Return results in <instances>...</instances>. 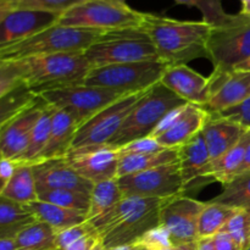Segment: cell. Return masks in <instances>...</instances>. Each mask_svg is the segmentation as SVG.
Instances as JSON below:
<instances>
[{
  "label": "cell",
  "instance_id": "obj_2",
  "mask_svg": "<svg viewBox=\"0 0 250 250\" xmlns=\"http://www.w3.org/2000/svg\"><path fill=\"white\" fill-rule=\"evenodd\" d=\"M161 203L158 198L124 197L104 216L87 222L105 250L134 246L144 233L160 225Z\"/></svg>",
  "mask_w": 250,
  "mask_h": 250
},
{
  "label": "cell",
  "instance_id": "obj_60",
  "mask_svg": "<svg viewBox=\"0 0 250 250\" xmlns=\"http://www.w3.org/2000/svg\"><path fill=\"white\" fill-rule=\"evenodd\" d=\"M0 159H1V155H0Z\"/></svg>",
  "mask_w": 250,
  "mask_h": 250
},
{
  "label": "cell",
  "instance_id": "obj_32",
  "mask_svg": "<svg viewBox=\"0 0 250 250\" xmlns=\"http://www.w3.org/2000/svg\"><path fill=\"white\" fill-rule=\"evenodd\" d=\"M54 106L45 104L41 117L37 121L34 126L33 132L29 138V143L27 146L26 150L21 155V158L16 163H27V164H36L41 158L46 143H48L49 134L51 129V121H53Z\"/></svg>",
  "mask_w": 250,
  "mask_h": 250
},
{
  "label": "cell",
  "instance_id": "obj_30",
  "mask_svg": "<svg viewBox=\"0 0 250 250\" xmlns=\"http://www.w3.org/2000/svg\"><path fill=\"white\" fill-rule=\"evenodd\" d=\"M17 250H56V231L45 222L36 220L14 238Z\"/></svg>",
  "mask_w": 250,
  "mask_h": 250
},
{
  "label": "cell",
  "instance_id": "obj_6",
  "mask_svg": "<svg viewBox=\"0 0 250 250\" xmlns=\"http://www.w3.org/2000/svg\"><path fill=\"white\" fill-rule=\"evenodd\" d=\"M90 67L160 60L153 42L141 27L103 32L84 50Z\"/></svg>",
  "mask_w": 250,
  "mask_h": 250
},
{
  "label": "cell",
  "instance_id": "obj_39",
  "mask_svg": "<svg viewBox=\"0 0 250 250\" xmlns=\"http://www.w3.org/2000/svg\"><path fill=\"white\" fill-rule=\"evenodd\" d=\"M23 83L19 61H0V98Z\"/></svg>",
  "mask_w": 250,
  "mask_h": 250
},
{
  "label": "cell",
  "instance_id": "obj_21",
  "mask_svg": "<svg viewBox=\"0 0 250 250\" xmlns=\"http://www.w3.org/2000/svg\"><path fill=\"white\" fill-rule=\"evenodd\" d=\"M160 82L188 104L203 107L210 99V78L187 65L167 66Z\"/></svg>",
  "mask_w": 250,
  "mask_h": 250
},
{
  "label": "cell",
  "instance_id": "obj_25",
  "mask_svg": "<svg viewBox=\"0 0 250 250\" xmlns=\"http://www.w3.org/2000/svg\"><path fill=\"white\" fill-rule=\"evenodd\" d=\"M1 195L22 205H29L38 200V190L32 164L16 163L14 173L6 182Z\"/></svg>",
  "mask_w": 250,
  "mask_h": 250
},
{
  "label": "cell",
  "instance_id": "obj_28",
  "mask_svg": "<svg viewBox=\"0 0 250 250\" xmlns=\"http://www.w3.org/2000/svg\"><path fill=\"white\" fill-rule=\"evenodd\" d=\"M250 141V129H246L238 143L232 146L229 151L212 161L211 165V178L212 181L220 182L221 185H226L231 180H233L238 173L239 167L243 163L244 154H246L247 146Z\"/></svg>",
  "mask_w": 250,
  "mask_h": 250
},
{
  "label": "cell",
  "instance_id": "obj_59",
  "mask_svg": "<svg viewBox=\"0 0 250 250\" xmlns=\"http://www.w3.org/2000/svg\"><path fill=\"white\" fill-rule=\"evenodd\" d=\"M244 250H250V246H248V247H247V248H246V249H244Z\"/></svg>",
  "mask_w": 250,
  "mask_h": 250
},
{
  "label": "cell",
  "instance_id": "obj_17",
  "mask_svg": "<svg viewBox=\"0 0 250 250\" xmlns=\"http://www.w3.org/2000/svg\"><path fill=\"white\" fill-rule=\"evenodd\" d=\"M59 16L39 10H9L0 21V48L17 43L58 23Z\"/></svg>",
  "mask_w": 250,
  "mask_h": 250
},
{
  "label": "cell",
  "instance_id": "obj_14",
  "mask_svg": "<svg viewBox=\"0 0 250 250\" xmlns=\"http://www.w3.org/2000/svg\"><path fill=\"white\" fill-rule=\"evenodd\" d=\"M208 112L199 105L186 104L168 112L150 137L164 148L178 149L202 132Z\"/></svg>",
  "mask_w": 250,
  "mask_h": 250
},
{
  "label": "cell",
  "instance_id": "obj_51",
  "mask_svg": "<svg viewBox=\"0 0 250 250\" xmlns=\"http://www.w3.org/2000/svg\"><path fill=\"white\" fill-rule=\"evenodd\" d=\"M241 11L239 14L250 16V0H241Z\"/></svg>",
  "mask_w": 250,
  "mask_h": 250
},
{
  "label": "cell",
  "instance_id": "obj_37",
  "mask_svg": "<svg viewBox=\"0 0 250 250\" xmlns=\"http://www.w3.org/2000/svg\"><path fill=\"white\" fill-rule=\"evenodd\" d=\"M221 232L229 233L242 250L250 246V211L238 209L233 216L227 221Z\"/></svg>",
  "mask_w": 250,
  "mask_h": 250
},
{
  "label": "cell",
  "instance_id": "obj_10",
  "mask_svg": "<svg viewBox=\"0 0 250 250\" xmlns=\"http://www.w3.org/2000/svg\"><path fill=\"white\" fill-rule=\"evenodd\" d=\"M214 73L234 70L250 59V16L237 14L225 26L212 28L208 41Z\"/></svg>",
  "mask_w": 250,
  "mask_h": 250
},
{
  "label": "cell",
  "instance_id": "obj_47",
  "mask_svg": "<svg viewBox=\"0 0 250 250\" xmlns=\"http://www.w3.org/2000/svg\"><path fill=\"white\" fill-rule=\"evenodd\" d=\"M243 173H250V141L247 146L246 149V154H244V159H243V163H242L241 167H239L238 175H243Z\"/></svg>",
  "mask_w": 250,
  "mask_h": 250
},
{
  "label": "cell",
  "instance_id": "obj_57",
  "mask_svg": "<svg viewBox=\"0 0 250 250\" xmlns=\"http://www.w3.org/2000/svg\"><path fill=\"white\" fill-rule=\"evenodd\" d=\"M106 1L115 2V4H126V0H106Z\"/></svg>",
  "mask_w": 250,
  "mask_h": 250
},
{
  "label": "cell",
  "instance_id": "obj_24",
  "mask_svg": "<svg viewBox=\"0 0 250 250\" xmlns=\"http://www.w3.org/2000/svg\"><path fill=\"white\" fill-rule=\"evenodd\" d=\"M27 207L29 208L36 220L48 224L55 229L56 233L87 222L85 212L66 209V208H61L59 205L42 202V200H36Z\"/></svg>",
  "mask_w": 250,
  "mask_h": 250
},
{
  "label": "cell",
  "instance_id": "obj_55",
  "mask_svg": "<svg viewBox=\"0 0 250 250\" xmlns=\"http://www.w3.org/2000/svg\"><path fill=\"white\" fill-rule=\"evenodd\" d=\"M6 182H7L6 180H4L2 177H0V195L2 194V190H4L5 186H6Z\"/></svg>",
  "mask_w": 250,
  "mask_h": 250
},
{
  "label": "cell",
  "instance_id": "obj_45",
  "mask_svg": "<svg viewBox=\"0 0 250 250\" xmlns=\"http://www.w3.org/2000/svg\"><path fill=\"white\" fill-rule=\"evenodd\" d=\"M98 242H99V237H98L97 232L94 231L92 233L80 238L78 241H76L75 243L71 244L65 250H92L97 246Z\"/></svg>",
  "mask_w": 250,
  "mask_h": 250
},
{
  "label": "cell",
  "instance_id": "obj_9",
  "mask_svg": "<svg viewBox=\"0 0 250 250\" xmlns=\"http://www.w3.org/2000/svg\"><path fill=\"white\" fill-rule=\"evenodd\" d=\"M143 12L129 7L127 4H115L106 0H87L59 16L61 26L95 31L141 27Z\"/></svg>",
  "mask_w": 250,
  "mask_h": 250
},
{
  "label": "cell",
  "instance_id": "obj_44",
  "mask_svg": "<svg viewBox=\"0 0 250 250\" xmlns=\"http://www.w3.org/2000/svg\"><path fill=\"white\" fill-rule=\"evenodd\" d=\"M216 250H242L239 244L226 232H219L212 237Z\"/></svg>",
  "mask_w": 250,
  "mask_h": 250
},
{
  "label": "cell",
  "instance_id": "obj_8",
  "mask_svg": "<svg viewBox=\"0 0 250 250\" xmlns=\"http://www.w3.org/2000/svg\"><path fill=\"white\" fill-rule=\"evenodd\" d=\"M129 94L133 93L77 84L44 90L38 97L46 104L67 112L80 127L110 104Z\"/></svg>",
  "mask_w": 250,
  "mask_h": 250
},
{
  "label": "cell",
  "instance_id": "obj_42",
  "mask_svg": "<svg viewBox=\"0 0 250 250\" xmlns=\"http://www.w3.org/2000/svg\"><path fill=\"white\" fill-rule=\"evenodd\" d=\"M92 232H94V229L88 222L58 232L56 233V250H65L76 241L92 233Z\"/></svg>",
  "mask_w": 250,
  "mask_h": 250
},
{
  "label": "cell",
  "instance_id": "obj_58",
  "mask_svg": "<svg viewBox=\"0 0 250 250\" xmlns=\"http://www.w3.org/2000/svg\"><path fill=\"white\" fill-rule=\"evenodd\" d=\"M134 250H148V249H146L144 247H142V246H137V244H136V249H134Z\"/></svg>",
  "mask_w": 250,
  "mask_h": 250
},
{
  "label": "cell",
  "instance_id": "obj_40",
  "mask_svg": "<svg viewBox=\"0 0 250 250\" xmlns=\"http://www.w3.org/2000/svg\"><path fill=\"white\" fill-rule=\"evenodd\" d=\"M164 148L155 138L153 137H144V138L136 139L125 146L116 148L115 150L117 151L119 156H128V155H144V154L159 153L164 150Z\"/></svg>",
  "mask_w": 250,
  "mask_h": 250
},
{
  "label": "cell",
  "instance_id": "obj_52",
  "mask_svg": "<svg viewBox=\"0 0 250 250\" xmlns=\"http://www.w3.org/2000/svg\"><path fill=\"white\" fill-rule=\"evenodd\" d=\"M16 1H19V0H0V9L9 10V7Z\"/></svg>",
  "mask_w": 250,
  "mask_h": 250
},
{
  "label": "cell",
  "instance_id": "obj_15",
  "mask_svg": "<svg viewBox=\"0 0 250 250\" xmlns=\"http://www.w3.org/2000/svg\"><path fill=\"white\" fill-rule=\"evenodd\" d=\"M210 99L203 109L208 114H219L237 106L250 98V71L234 70L210 76Z\"/></svg>",
  "mask_w": 250,
  "mask_h": 250
},
{
  "label": "cell",
  "instance_id": "obj_38",
  "mask_svg": "<svg viewBox=\"0 0 250 250\" xmlns=\"http://www.w3.org/2000/svg\"><path fill=\"white\" fill-rule=\"evenodd\" d=\"M87 0H19L9 7V10H39V11L53 12L62 15L72 7L82 4Z\"/></svg>",
  "mask_w": 250,
  "mask_h": 250
},
{
  "label": "cell",
  "instance_id": "obj_3",
  "mask_svg": "<svg viewBox=\"0 0 250 250\" xmlns=\"http://www.w3.org/2000/svg\"><path fill=\"white\" fill-rule=\"evenodd\" d=\"M24 84L37 94L44 90L82 84L90 70L84 51L56 53L19 61Z\"/></svg>",
  "mask_w": 250,
  "mask_h": 250
},
{
  "label": "cell",
  "instance_id": "obj_29",
  "mask_svg": "<svg viewBox=\"0 0 250 250\" xmlns=\"http://www.w3.org/2000/svg\"><path fill=\"white\" fill-rule=\"evenodd\" d=\"M37 99L38 94L24 83L0 98V132L22 112L29 109Z\"/></svg>",
  "mask_w": 250,
  "mask_h": 250
},
{
  "label": "cell",
  "instance_id": "obj_26",
  "mask_svg": "<svg viewBox=\"0 0 250 250\" xmlns=\"http://www.w3.org/2000/svg\"><path fill=\"white\" fill-rule=\"evenodd\" d=\"M36 221V217L27 205L19 204L0 195V237L12 238L27 225Z\"/></svg>",
  "mask_w": 250,
  "mask_h": 250
},
{
  "label": "cell",
  "instance_id": "obj_50",
  "mask_svg": "<svg viewBox=\"0 0 250 250\" xmlns=\"http://www.w3.org/2000/svg\"><path fill=\"white\" fill-rule=\"evenodd\" d=\"M195 247H197V242H194V243L182 244V246H176L166 250H195Z\"/></svg>",
  "mask_w": 250,
  "mask_h": 250
},
{
  "label": "cell",
  "instance_id": "obj_11",
  "mask_svg": "<svg viewBox=\"0 0 250 250\" xmlns=\"http://www.w3.org/2000/svg\"><path fill=\"white\" fill-rule=\"evenodd\" d=\"M144 93L146 90L121 98L78 127L70 151L106 146Z\"/></svg>",
  "mask_w": 250,
  "mask_h": 250
},
{
  "label": "cell",
  "instance_id": "obj_49",
  "mask_svg": "<svg viewBox=\"0 0 250 250\" xmlns=\"http://www.w3.org/2000/svg\"><path fill=\"white\" fill-rule=\"evenodd\" d=\"M0 250H17V247L12 238H1L0 237Z\"/></svg>",
  "mask_w": 250,
  "mask_h": 250
},
{
  "label": "cell",
  "instance_id": "obj_18",
  "mask_svg": "<svg viewBox=\"0 0 250 250\" xmlns=\"http://www.w3.org/2000/svg\"><path fill=\"white\" fill-rule=\"evenodd\" d=\"M32 167L38 192L45 189H66L89 195L92 193L94 185L83 178L65 158L39 161L32 164Z\"/></svg>",
  "mask_w": 250,
  "mask_h": 250
},
{
  "label": "cell",
  "instance_id": "obj_5",
  "mask_svg": "<svg viewBox=\"0 0 250 250\" xmlns=\"http://www.w3.org/2000/svg\"><path fill=\"white\" fill-rule=\"evenodd\" d=\"M186 104L188 103L177 97L163 83H156L142 95L107 146L116 149L136 139L150 137L168 112Z\"/></svg>",
  "mask_w": 250,
  "mask_h": 250
},
{
  "label": "cell",
  "instance_id": "obj_46",
  "mask_svg": "<svg viewBox=\"0 0 250 250\" xmlns=\"http://www.w3.org/2000/svg\"><path fill=\"white\" fill-rule=\"evenodd\" d=\"M15 167H16V161L7 160V159H0V177L9 181L14 173Z\"/></svg>",
  "mask_w": 250,
  "mask_h": 250
},
{
  "label": "cell",
  "instance_id": "obj_20",
  "mask_svg": "<svg viewBox=\"0 0 250 250\" xmlns=\"http://www.w3.org/2000/svg\"><path fill=\"white\" fill-rule=\"evenodd\" d=\"M46 103L38 97L29 109L22 112L0 132V155L1 159L17 161L29 143L37 121L41 117Z\"/></svg>",
  "mask_w": 250,
  "mask_h": 250
},
{
  "label": "cell",
  "instance_id": "obj_1",
  "mask_svg": "<svg viewBox=\"0 0 250 250\" xmlns=\"http://www.w3.org/2000/svg\"><path fill=\"white\" fill-rule=\"evenodd\" d=\"M141 28L153 42L159 59L167 66L209 59L208 41L212 28L204 21H182L143 12Z\"/></svg>",
  "mask_w": 250,
  "mask_h": 250
},
{
  "label": "cell",
  "instance_id": "obj_34",
  "mask_svg": "<svg viewBox=\"0 0 250 250\" xmlns=\"http://www.w3.org/2000/svg\"><path fill=\"white\" fill-rule=\"evenodd\" d=\"M222 186V192L210 202L250 211V173L236 176Z\"/></svg>",
  "mask_w": 250,
  "mask_h": 250
},
{
  "label": "cell",
  "instance_id": "obj_19",
  "mask_svg": "<svg viewBox=\"0 0 250 250\" xmlns=\"http://www.w3.org/2000/svg\"><path fill=\"white\" fill-rule=\"evenodd\" d=\"M178 165L185 193L194 189V187L205 181L211 182L212 160L203 132L195 134L187 143L178 148Z\"/></svg>",
  "mask_w": 250,
  "mask_h": 250
},
{
  "label": "cell",
  "instance_id": "obj_4",
  "mask_svg": "<svg viewBox=\"0 0 250 250\" xmlns=\"http://www.w3.org/2000/svg\"><path fill=\"white\" fill-rule=\"evenodd\" d=\"M102 31L55 23L26 39L0 48V61H21L56 53L84 51Z\"/></svg>",
  "mask_w": 250,
  "mask_h": 250
},
{
  "label": "cell",
  "instance_id": "obj_7",
  "mask_svg": "<svg viewBox=\"0 0 250 250\" xmlns=\"http://www.w3.org/2000/svg\"><path fill=\"white\" fill-rule=\"evenodd\" d=\"M167 67L161 60L136 61L90 67L82 84L103 87L127 93H139L160 82Z\"/></svg>",
  "mask_w": 250,
  "mask_h": 250
},
{
  "label": "cell",
  "instance_id": "obj_22",
  "mask_svg": "<svg viewBox=\"0 0 250 250\" xmlns=\"http://www.w3.org/2000/svg\"><path fill=\"white\" fill-rule=\"evenodd\" d=\"M202 132L210 158L215 161L238 143L246 128L221 115L208 114Z\"/></svg>",
  "mask_w": 250,
  "mask_h": 250
},
{
  "label": "cell",
  "instance_id": "obj_33",
  "mask_svg": "<svg viewBox=\"0 0 250 250\" xmlns=\"http://www.w3.org/2000/svg\"><path fill=\"white\" fill-rule=\"evenodd\" d=\"M238 209L227 207V205L219 204V203L207 202L199 220H198V234L199 238H210L216 236L229 219L234 215Z\"/></svg>",
  "mask_w": 250,
  "mask_h": 250
},
{
  "label": "cell",
  "instance_id": "obj_12",
  "mask_svg": "<svg viewBox=\"0 0 250 250\" xmlns=\"http://www.w3.org/2000/svg\"><path fill=\"white\" fill-rule=\"evenodd\" d=\"M117 183L124 197L166 199L185 194L178 161L119 177Z\"/></svg>",
  "mask_w": 250,
  "mask_h": 250
},
{
  "label": "cell",
  "instance_id": "obj_54",
  "mask_svg": "<svg viewBox=\"0 0 250 250\" xmlns=\"http://www.w3.org/2000/svg\"><path fill=\"white\" fill-rule=\"evenodd\" d=\"M136 249V244L134 246H124V247H119V248H115L111 250H134Z\"/></svg>",
  "mask_w": 250,
  "mask_h": 250
},
{
  "label": "cell",
  "instance_id": "obj_35",
  "mask_svg": "<svg viewBox=\"0 0 250 250\" xmlns=\"http://www.w3.org/2000/svg\"><path fill=\"white\" fill-rule=\"evenodd\" d=\"M38 200L87 214L90 204V195L76 190L45 189L38 192Z\"/></svg>",
  "mask_w": 250,
  "mask_h": 250
},
{
  "label": "cell",
  "instance_id": "obj_13",
  "mask_svg": "<svg viewBox=\"0 0 250 250\" xmlns=\"http://www.w3.org/2000/svg\"><path fill=\"white\" fill-rule=\"evenodd\" d=\"M205 203L186 194L163 199L160 225L168 231L173 247L194 243L199 239L198 220Z\"/></svg>",
  "mask_w": 250,
  "mask_h": 250
},
{
  "label": "cell",
  "instance_id": "obj_43",
  "mask_svg": "<svg viewBox=\"0 0 250 250\" xmlns=\"http://www.w3.org/2000/svg\"><path fill=\"white\" fill-rule=\"evenodd\" d=\"M217 115H221V116L237 122L246 129H250V98L242 104L229 107L225 111L219 112Z\"/></svg>",
  "mask_w": 250,
  "mask_h": 250
},
{
  "label": "cell",
  "instance_id": "obj_53",
  "mask_svg": "<svg viewBox=\"0 0 250 250\" xmlns=\"http://www.w3.org/2000/svg\"><path fill=\"white\" fill-rule=\"evenodd\" d=\"M236 68H238V70H247V71H250V59H249V60L244 61L243 63H241V65L237 66Z\"/></svg>",
  "mask_w": 250,
  "mask_h": 250
},
{
  "label": "cell",
  "instance_id": "obj_27",
  "mask_svg": "<svg viewBox=\"0 0 250 250\" xmlns=\"http://www.w3.org/2000/svg\"><path fill=\"white\" fill-rule=\"evenodd\" d=\"M119 158L117 178L150 170V168L159 167V166L167 165V164L177 163L178 149H164L159 153L119 156Z\"/></svg>",
  "mask_w": 250,
  "mask_h": 250
},
{
  "label": "cell",
  "instance_id": "obj_48",
  "mask_svg": "<svg viewBox=\"0 0 250 250\" xmlns=\"http://www.w3.org/2000/svg\"><path fill=\"white\" fill-rule=\"evenodd\" d=\"M195 250H216L214 246V241H212V237L198 239Z\"/></svg>",
  "mask_w": 250,
  "mask_h": 250
},
{
  "label": "cell",
  "instance_id": "obj_56",
  "mask_svg": "<svg viewBox=\"0 0 250 250\" xmlns=\"http://www.w3.org/2000/svg\"><path fill=\"white\" fill-rule=\"evenodd\" d=\"M7 11H9V10H4V9H0V21H1L2 19H4L5 17V15L7 14Z\"/></svg>",
  "mask_w": 250,
  "mask_h": 250
},
{
  "label": "cell",
  "instance_id": "obj_31",
  "mask_svg": "<svg viewBox=\"0 0 250 250\" xmlns=\"http://www.w3.org/2000/svg\"><path fill=\"white\" fill-rule=\"evenodd\" d=\"M122 194L117 178L104 181L93 186L90 193V204L87 211V221H93L114 209L122 200Z\"/></svg>",
  "mask_w": 250,
  "mask_h": 250
},
{
  "label": "cell",
  "instance_id": "obj_23",
  "mask_svg": "<svg viewBox=\"0 0 250 250\" xmlns=\"http://www.w3.org/2000/svg\"><path fill=\"white\" fill-rule=\"evenodd\" d=\"M77 124L67 112L54 107L51 129L48 143L37 163L51 159L65 158L71 150L73 138L77 132Z\"/></svg>",
  "mask_w": 250,
  "mask_h": 250
},
{
  "label": "cell",
  "instance_id": "obj_41",
  "mask_svg": "<svg viewBox=\"0 0 250 250\" xmlns=\"http://www.w3.org/2000/svg\"><path fill=\"white\" fill-rule=\"evenodd\" d=\"M137 246H142L148 250H166L172 248L173 244L167 229L159 225L144 233L137 242Z\"/></svg>",
  "mask_w": 250,
  "mask_h": 250
},
{
  "label": "cell",
  "instance_id": "obj_36",
  "mask_svg": "<svg viewBox=\"0 0 250 250\" xmlns=\"http://www.w3.org/2000/svg\"><path fill=\"white\" fill-rule=\"evenodd\" d=\"M175 1L178 5L197 7L203 15L202 21L209 24L211 28L225 26L233 17V15L225 11L222 6L224 0H175Z\"/></svg>",
  "mask_w": 250,
  "mask_h": 250
},
{
  "label": "cell",
  "instance_id": "obj_16",
  "mask_svg": "<svg viewBox=\"0 0 250 250\" xmlns=\"http://www.w3.org/2000/svg\"><path fill=\"white\" fill-rule=\"evenodd\" d=\"M66 161L92 185L117 178L119 154L114 148L83 149L70 151L65 156Z\"/></svg>",
  "mask_w": 250,
  "mask_h": 250
}]
</instances>
